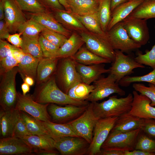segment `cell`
<instances>
[{"label":"cell","instance_id":"6da1fadb","mask_svg":"<svg viewBox=\"0 0 155 155\" xmlns=\"http://www.w3.org/2000/svg\"><path fill=\"white\" fill-rule=\"evenodd\" d=\"M32 97L35 101L42 104L54 103L84 106L90 103L87 100L74 99L63 92L57 85L55 75L37 88Z\"/></svg>","mask_w":155,"mask_h":155},{"label":"cell","instance_id":"7a4b0ae2","mask_svg":"<svg viewBox=\"0 0 155 155\" xmlns=\"http://www.w3.org/2000/svg\"><path fill=\"white\" fill-rule=\"evenodd\" d=\"M133 100V94L129 93L125 97L118 98L116 95L101 102H91L94 114L98 119L119 117L129 112Z\"/></svg>","mask_w":155,"mask_h":155},{"label":"cell","instance_id":"3957f363","mask_svg":"<svg viewBox=\"0 0 155 155\" xmlns=\"http://www.w3.org/2000/svg\"><path fill=\"white\" fill-rule=\"evenodd\" d=\"M59 59L55 73L56 82L59 88L67 94L71 87L82 81L77 70L75 62L71 57Z\"/></svg>","mask_w":155,"mask_h":155},{"label":"cell","instance_id":"277c9868","mask_svg":"<svg viewBox=\"0 0 155 155\" xmlns=\"http://www.w3.org/2000/svg\"><path fill=\"white\" fill-rule=\"evenodd\" d=\"M141 131L140 128L126 132L111 131L102 144L101 150L133 151L135 149L137 139Z\"/></svg>","mask_w":155,"mask_h":155},{"label":"cell","instance_id":"5b68a950","mask_svg":"<svg viewBox=\"0 0 155 155\" xmlns=\"http://www.w3.org/2000/svg\"><path fill=\"white\" fill-rule=\"evenodd\" d=\"M18 72L17 66L2 75L3 77L0 86L1 109L8 111L15 108L18 99L15 79Z\"/></svg>","mask_w":155,"mask_h":155},{"label":"cell","instance_id":"8992f818","mask_svg":"<svg viewBox=\"0 0 155 155\" xmlns=\"http://www.w3.org/2000/svg\"><path fill=\"white\" fill-rule=\"evenodd\" d=\"M79 33L88 49L111 62L114 61L115 56V50L107 38L87 30Z\"/></svg>","mask_w":155,"mask_h":155},{"label":"cell","instance_id":"52a82bcc","mask_svg":"<svg viewBox=\"0 0 155 155\" xmlns=\"http://www.w3.org/2000/svg\"><path fill=\"white\" fill-rule=\"evenodd\" d=\"M94 88L86 100L95 102L111 95L116 93L121 96L125 94V91L119 87L115 77L109 73L106 77H100L94 82Z\"/></svg>","mask_w":155,"mask_h":155},{"label":"cell","instance_id":"ba28073f","mask_svg":"<svg viewBox=\"0 0 155 155\" xmlns=\"http://www.w3.org/2000/svg\"><path fill=\"white\" fill-rule=\"evenodd\" d=\"M98 120L90 103L86 110L79 117L67 123L79 137L90 144L92 140L94 128Z\"/></svg>","mask_w":155,"mask_h":155},{"label":"cell","instance_id":"9c48e42d","mask_svg":"<svg viewBox=\"0 0 155 155\" xmlns=\"http://www.w3.org/2000/svg\"><path fill=\"white\" fill-rule=\"evenodd\" d=\"M106 33L107 38L115 50L127 53L141 47L130 37L122 22L116 24Z\"/></svg>","mask_w":155,"mask_h":155},{"label":"cell","instance_id":"30bf717a","mask_svg":"<svg viewBox=\"0 0 155 155\" xmlns=\"http://www.w3.org/2000/svg\"><path fill=\"white\" fill-rule=\"evenodd\" d=\"M118 117L99 119L95 125L92 139L90 144L87 154L99 155L101 146L113 128Z\"/></svg>","mask_w":155,"mask_h":155},{"label":"cell","instance_id":"8fae6325","mask_svg":"<svg viewBox=\"0 0 155 155\" xmlns=\"http://www.w3.org/2000/svg\"><path fill=\"white\" fill-rule=\"evenodd\" d=\"M115 56L111 66L109 68V73L115 78L116 82L125 77L133 73V70L137 68H144V66L137 62L130 55H125L119 50H115Z\"/></svg>","mask_w":155,"mask_h":155},{"label":"cell","instance_id":"7c38bea8","mask_svg":"<svg viewBox=\"0 0 155 155\" xmlns=\"http://www.w3.org/2000/svg\"><path fill=\"white\" fill-rule=\"evenodd\" d=\"M49 104H42L35 101L32 96L18 92L15 108L26 112L36 119L43 121H51L47 110Z\"/></svg>","mask_w":155,"mask_h":155},{"label":"cell","instance_id":"4fadbf2b","mask_svg":"<svg viewBox=\"0 0 155 155\" xmlns=\"http://www.w3.org/2000/svg\"><path fill=\"white\" fill-rule=\"evenodd\" d=\"M52 138L55 148L62 155L87 154L90 144L80 137L65 136Z\"/></svg>","mask_w":155,"mask_h":155},{"label":"cell","instance_id":"5bb4252c","mask_svg":"<svg viewBox=\"0 0 155 155\" xmlns=\"http://www.w3.org/2000/svg\"><path fill=\"white\" fill-rule=\"evenodd\" d=\"M147 20L128 16L122 21L130 37L141 46L146 44L150 38Z\"/></svg>","mask_w":155,"mask_h":155},{"label":"cell","instance_id":"9a60e30c","mask_svg":"<svg viewBox=\"0 0 155 155\" xmlns=\"http://www.w3.org/2000/svg\"><path fill=\"white\" fill-rule=\"evenodd\" d=\"M89 105L78 106L68 104L62 106L54 103H50L48 106L47 110L53 122L65 123L79 117L86 110Z\"/></svg>","mask_w":155,"mask_h":155},{"label":"cell","instance_id":"2e32d148","mask_svg":"<svg viewBox=\"0 0 155 155\" xmlns=\"http://www.w3.org/2000/svg\"><path fill=\"white\" fill-rule=\"evenodd\" d=\"M5 10L4 20L10 32L15 33L27 21L14 0H2Z\"/></svg>","mask_w":155,"mask_h":155},{"label":"cell","instance_id":"e0dca14e","mask_svg":"<svg viewBox=\"0 0 155 155\" xmlns=\"http://www.w3.org/2000/svg\"><path fill=\"white\" fill-rule=\"evenodd\" d=\"M133 100L130 114L141 119H155V107L150 105L151 101L137 91L132 92Z\"/></svg>","mask_w":155,"mask_h":155},{"label":"cell","instance_id":"ac0fdd59","mask_svg":"<svg viewBox=\"0 0 155 155\" xmlns=\"http://www.w3.org/2000/svg\"><path fill=\"white\" fill-rule=\"evenodd\" d=\"M34 150L21 138H1L0 155H34Z\"/></svg>","mask_w":155,"mask_h":155},{"label":"cell","instance_id":"d6986e66","mask_svg":"<svg viewBox=\"0 0 155 155\" xmlns=\"http://www.w3.org/2000/svg\"><path fill=\"white\" fill-rule=\"evenodd\" d=\"M75 65L82 82L89 85L96 80L102 74L110 72L109 68L106 69L103 64L86 65L75 62Z\"/></svg>","mask_w":155,"mask_h":155},{"label":"cell","instance_id":"ffe728a7","mask_svg":"<svg viewBox=\"0 0 155 155\" xmlns=\"http://www.w3.org/2000/svg\"><path fill=\"white\" fill-rule=\"evenodd\" d=\"M30 15L31 18L47 29L63 34L68 38L72 34L70 31L65 28L59 23L53 16L46 11L32 13Z\"/></svg>","mask_w":155,"mask_h":155},{"label":"cell","instance_id":"44dd1931","mask_svg":"<svg viewBox=\"0 0 155 155\" xmlns=\"http://www.w3.org/2000/svg\"><path fill=\"white\" fill-rule=\"evenodd\" d=\"M20 111L15 108L8 111L1 109V138L12 137L13 131L20 115Z\"/></svg>","mask_w":155,"mask_h":155},{"label":"cell","instance_id":"7402d4cb","mask_svg":"<svg viewBox=\"0 0 155 155\" xmlns=\"http://www.w3.org/2000/svg\"><path fill=\"white\" fill-rule=\"evenodd\" d=\"M144 0H131L123 3L116 7L111 12V19L107 31L117 23L122 21Z\"/></svg>","mask_w":155,"mask_h":155},{"label":"cell","instance_id":"603a6c76","mask_svg":"<svg viewBox=\"0 0 155 155\" xmlns=\"http://www.w3.org/2000/svg\"><path fill=\"white\" fill-rule=\"evenodd\" d=\"M144 120L129 112L125 113L118 117L111 131L126 132L141 128Z\"/></svg>","mask_w":155,"mask_h":155},{"label":"cell","instance_id":"cb8c5ba5","mask_svg":"<svg viewBox=\"0 0 155 155\" xmlns=\"http://www.w3.org/2000/svg\"><path fill=\"white\" fill-rule=\"evenodd\" d=\"M59 59L45 57L40 59L36 76L38 83L45 82L53 76L55 73Z\"/></svg>","mask_w":155,"mask_h":155},{"label":"cell","instance_id":"d4e9b609","mask_svg":"<svg viewBox=\"0 0 155 155\" xmlns=\"http://www.w3.org/2000/svg\"><path fill=\"white\" fill-rule=\"evenodd\" d=\"M54 11V17L66 29L70 31H75L78 32L87 30L72 13L66 10H57Z\"/></svg>","mask_w":155,"mask_h":155},{"label":"cell","instance_id":"484cf974","mask_svg":"<svg viewBox=\"0 0 155 155\" xmlns=\"http://www.w3.org/2000/svg\"><path fill=\"white\" fill-rule=\"evenodd\" d=\"M84 43L80 35L73 32L59 48L57 58L59 59L73 56Z\"/></svg>","mask_w":155,"mask_h":155},{"label":"cell","instance_id":"4316f807","mask_svg":"<svg viewBox=\"0 0 155 155\" xmlns=\"http://www.w3.org/2000/svg\"><path fill=\"white\" fill-rule=\"evenodd\" d=\"M71 12L83 15L96 12L99 0H67Z\"/></svg>","mask_w":155,"mask_h":155},{"label":"cell","instance_id":"83f0119b","mask_svg":"<svg viewBox=\"0 0 155 155\" xmlns=\"http://www.w3.org/2000/svg\"><path fill=\"white\" fill-rule=\"evenodd\" d=\"M71 57L76 62L86 65L108 63L111 61L92 52L86 47H82Z\"/></svg>","mask_w":155,"mask_h":155},{"label":"cell","instance_id":"f1b7e54d","mask_svg":"<svg viewBox=\"0 0 155 155\" xmlns=\"http://www.w3.org/2000/svg\"><path fill=\"white\" fill-rule=\"evenodd\" d=\"M40 59L29 54L25 53L18 66V72L23 80L27 76L30 77L34 79L35 78Z\"/></svg>","mask_w":155,"mask_h":155},{"label":"cell","instance_id":"f546056e","mask_svg":"<svg viewBox=\"0 0 155 155\" xmlns=\"http://www.w3.org/2000/svg\"><path fill=\"white\" fill-rule=\"evenodd\" d=\"M49 135L52 138L65 136H78L67 123L42 121Z\"/></svg>","mask_w":155,"mask_h":155},{"label":"cell","instance_id":"4dcf8cb0","mask_svg":"<svg viewBox=\"0 0 155 155\" xmlns=\"http://www.w3.org/2000/svg\"><path fill=\"white\" fill-rule=\"evenodd\" d=\"M21 139L34 150L55 149L54 140L49 135H31Z\"/></svg>","mask_w":155,"mask_h":155},{"label":"cell","instance_id":"1f68e13d","mask_svg":"<svg viewBox=\"0 0 155 155\" xmlns=\"http://www.w3.org/2000/svg\"><path fill=\"white\" fill-rule=\"evenodd\" d=\"M96 12L83 15L73 14L87 30L107 38L106 33L104 32L101 28Z\"/></svg>","mask_w":155,"mask_h":155},{"label":"cell","instance_id":"d6a6232c","mask_svg":"<svg viewBox=\"0 0 155 155\" xmlns=\"http://www.w3.org/2000/svg\"><path fill=\"white\" fill-rule=\"evenodd\" d=\"M20 111V117L30 134L40 135H49L41 121L36 119L24 112Z\"/></svg>","mask_w":155,"mask_h":155},{"label":"cell","instance_id":"836d02e7","mask_svg":"<svg viewBox=\"0 0 155 155\" xmlns=\"http://www.w3.org/2000/svg\"><path fill=\"white\" fill-rule=\"evenodd\" d=\"M128 16L147 20L155 18V0H144Z\"/></svg>","mask_w":155,"mask_h":155},{"label":"cell","instance_id":"e575fe53","mask_svg":"<svg viewBox=\"0 0 155 155\" xmlns=\"http://www.w3.org/2000/svg\"><path fill=\"white\" fill-rule=\"evenodd\" d=\"M39 35L34 37L22 36L21 48L25 53L40 59L44 57L39 41Z\"/></svg>","mask_w":155,"mask_h":155},{"label":"cell","instance_id":"d590c367","mask_svg":"<svg viewBox=\"0 0 155 155\" xmlns=\"http://www.w3.org/2000/svg\"><path fill=\"white\" fill-rule=\"evenodd\" d=\"M111 0H99L96 12L101 28L106 33L111 19Z\"/></svg>","mask_w":155,"mask_h":155},{"label":"cell","instance_id":"8d00e7d4","mask_svg":"<svg viewBox=\"0 0 155 155\" xmlns=\"http://www.w3.org/2000/svg\"><path fill=\"white\" fill-rule=\"evenodd\" d=\"M94 88L93 84L89 85L82 82L71 87L67 94L71 98L77 100H86Z\"/></svg>","mask_w":155,"mask_h":155},{"label":"cell","instance_id":"74e56055","mask_svg":"<svg viewBox=\"0 0 155 155\" xmlns=\"http://www.w3.org/2000/svg\"><path fill=\"white\" fill-rule=\"evenodd\" d=\"M45 28L44 27L30 18L20 27L18 31L22 36L34 37L39 35V33Z\"/></svg>","mask_w":155,"mask_h":155},{"label":"cell","instance_id":"f35d334b","mask_svg":"<svg viewBox=\"0 0 155 155\" xmlns=\"http://www.w3.org/2000/svg\"><path fill=\"white\" fill-rule=\"evenodd\" d=\"M141 82H148L155 86V68L152 71L144 75L126 76L119 81V84L121 86L127 87L132 83Z\"/></svg>","mask_w":155,"mask_h":155},{"label":"cell","instance_id":"ab89813d","mask_svg":"<svg viewBox=\"0 0 155 155\" xmlns=\"http://www.w3.org/2000/svg\"><path fill=\"white\" fill-rule=\"evenodd\" d=\"M135 149L155 155V139L148 136L142 131L137 139Z\"/></svg>","mask_w":155,"mask_h":155},{"label":"cell","instance_id":"60d3db41","mask_svg":"<svg viewBox=\"0 0 155 155\" xmlns=\"http://www.w3.org/2000/svg\"><path fill=\"white\" fill-rule=\"evenodd\" d=\"M22 11L37 13L45 11L46 8L39 0H14Z\"/></svg>","mask_w":155,"mask_h":155},{"label":"cell","instance_id":"b9f144b4","mask_svg":"<svg viewBox=\"0 0 155 155\" xmlns=\"http://www.w3.org/2000/svg\"><path fill=\"white\" fill-rule=\"evenodd\" d=\"M39 41L44 57L57 58L59 47L51 42L41 35L39 36Z\"/></svg>","mask_w":155,"mask_h":155},{"label":"cell","instance_id":"7bdbcfd3","mask_svg":"<svg viewBox=\"0 0 155 155\" xmlns=\"http://www.w3.org/2000/svg\"><path fill=\"white\" fill-rule=\"evenodd\" d=\"M41 35L51 42L60 48L68 38L55 31L45 28L41 32Z\"/></svg>","mask_w":155,"mask_h":155},{"label":"cell","instance_id":"ee69618b","mask_svg":"<svg viewBox=\"0 0 155 155\" xmlns=\"http://www.w3.org/2000/svg\"><path fill=\"white\" fill-rule=\"evenodd\" d=\"M135 90L140 94L145 95L151 101L150 105L155 106V86L149 83L148 86L142 84L134 83L132 85Z\"/></svg>","mask_w":155,"mask_h":155},{"label":"cell","instance_id":"f6af8a7d","mask_svg":"<svg viewBox=\"0 0 155 155\" xmlns=\"http://www.w3.org/2000/svg\"><path fill=\"white\" fill-rule=\"evenodd\" d=\"M138 63L150 66L153 69L155 68V44L152 49L145 54L140 52L134 58Z\"/></svg>","mask_w":155,"mask_h":155},{"label":"cell","instance_id":"bcb514c9","mask_svg":"<svg viewBox=\"0 0 155 155\" xmlns=\"http://www.w3.org/2000/svg\"><path fill=\"white\" fill-rule=\"evenodd\" d=\"M19 62L14 57L11 52L0 61V73L1 75L8 72L18 65Z\"/></svg>","mask_w":155,"mask_h":155},{"label":"cell","instance_id":"7dc6e473","mask_svg":"<svg viewBox=\"0 0 155 155\" xmlns=\"http://www.w3.org/2000/svg\"><path fill=\"white\" fill-rule=\"evenodd\" d=\"M31 135L32 134L28 130L21 117L20 113V115L15 127L12 137L21 138Z\"/></svg>","mask_w":155,"mask_h":155},{"label":"cell","instance_id":"c3c4849f","mask_svg":"<svg viewBox=\"0 0 155 155\" xmlns=\"http://www.w3.org/2000/svg\"><path fill=\"white\" fill-rule=\"evenodd\" d=\"M141 129L146 134L155 139V119H144Z\"/></svg>","mask_w":155,"mask_h":155},{"label":"cell","instance_id":"681fc988","mask_svg":"<svg viewBox=\"0 0 155 155\" xmlns=\"http://www.w3.org/2000/svg\"><path fill=\"white\" fill-rule=\"evenodd\" d=\"M14 46L3 39H0V61L8 55Z\"/></svg>","mask_w":155,"mask_h":155},{"label":"cell","instance_id":"f907efd6","mask_svg":"<svg viewBox=\"0 0 155 155\" xmlns=\"http://www.w3.org/2000/svg\"><path fill=\"white\" fill-rule=\"evenodd\" d=\"M39 0L45 8L47 7L54 11L57 10H65L58 0Z\"/></svg>","mask_w":155,"mask_h":155},{"label":"cell","instance_id":"816d5d0a","mask_svg":"<svg viewBox=\"0 0 155 155\" xmlns=\"http://www.w3.org/2000/svg\"><path fill=\"white\" fill-rule=\"evenodd\" d=\"M20 34H15L10 35L7 38L9 42L16 47L21 48L22 43V40L20 37Z\"/></svg>","mask_w":155,"mask_h":155},{"label":"cell","instance_id":"f5cc1de1","mask_svg":"<svg viewBox=\"0 0 155 155\" xmlns=\"http://www.w3.org/2000/svg\"><path fill=\"white\" fill-rule=\"evenodd\" d=\"M10 31L5 20L0 21V38L3 39L8 38L9 36Z\"/></svg>","mask_w":155,"mask_h":155},{"label":"cell","instance_id":"db71d44e","mask_svg":"<svg viewBox=\"0 0 155 155\" xmlns=\"http://www.w3.org/2000/svg\"><path fill=\"white\" fill-rule=\"evenodd\" d=\"M11 52L19 63L22 60L25 54L21 48L20 49L15 46Z\"/></svg>","mask_w":155,"mask_h":155},{"label":"cell","instance_id":"11a10c76","mask_svg":"<svg viewBox=\"0 0 155 155\" xmlns=\"http://www.w3.org/2000/svg\"><path fill=\"white\" fill-rule=\"evenodd\" d=\"M34 154L38 155H58L60 153L55 149H50L34 150Z\"/></svg>","mask_w":155,"mask_h":155},{"label":"cell","instance_id":"9f6ffc18","mask_svg":"<svg viewBox=\"0 0 155 155\" xmlns=\"http://www.w3.org/2000/svg\"><path fill=\"white\" fill-rule=\"evenodd\" d=\"M124 155H154V154L153 153L135 149L131 151L124 152Z\"/></svg>","mask_w":155,"mask_h":155},{"label":"cell","instance_id":"6f0895ef","mask_svg":"<svg viewBox=\"0 0 155 155\" xmlns=\"http://www.w3.org/2000/svg\"><path fill=\"white\" fill-rule=\"evenodd\" d=\"M100 155H124V152L115 150H101Z\"/></svg>","mask_w":155,"mask_h":155},{"label":"cell","instance_id":"680465c9","mask_svg":"<svg viewBox=\"0 0 155 155\" xmlns=\"http://www.w3.org/2000/svg\"><path fill=\"white\" fill-rule=\"evenodd\" d=\"M127 1L128 0H111V12L117 6Z\"/></svg>","mask_w":155,"mask_h":155},{"label":"cell","instance_id":"91938a15","mask_svg":"<svg viewBox=\"0 0 155 155\" xmlns=\"http://www.w3.org/2000/svg\"><path fill=\"white\" fill-rule=\"evenodd\" d=\"M30 86L29 85L24 82L22 84L21 88L23 95H25L27 92H29L30 90Z\"/></svg>","mask_w":155,"mask_h":155},{"label":"cell","instance_id":"94428289","mask_svg":"<svg viewBox=\"0 0 155 155\" xmlns=\"http://www.w3.org/2000/svg\"><path fill=\"white\" fill-rule=\"evenodd\" d=\"M5 10L3 3L2 0H0V20L4 19Z\"/></svg>","mask_w":155,"mask_h":155},{"label":"cell","instance_id":"6125c7cd","mask_svg":"<svg viewBox=\"0 0 155 155\" xmlns=\"http://www.w3.org/2000/svg\"><path fill=\"white\" fill-rule=\"evenodd\" d=\"M24 82L30 86L33 85L34 83V79L29 76L26 77L24 79Z\"/></svg>","mask_w":155,"mask_h":155},{"label":"cell","instance_id":"be15d7a7","mask_svg":"<svg viewBox=\"0 0 155 155\" xmlns=\"http://www.w3.org/2000/svg\"><path fill=\"white\" fill-rule=\"evenodd\" d=\"M129 0H128V1H129Z\"/></svg>","mask_w":155,"mask_h":155},{"label":"cell","instance_id":"e7e4bbea","mask_svg":"<svg viewBox=\"0 0 155 155\" xmlns=\"http://www.w3.org/2000/svg\"></svg>","mask_w":155,"mask_h":155}]
</instances>
